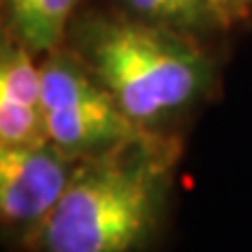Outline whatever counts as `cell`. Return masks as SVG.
I'll return each mask as SVG.
<instances>
[{
	"label": "cell",
	"mask_w": 252,
	"mask_h": 252,
	"mask_svg": "<svg viewBox=\"0 0 252 252\" xmlns=\"http://www.w3.org/2000/svg\"><path fill=\"white\" fill-rule=\"evenodd\" d=\"M40 63L47 143L70 161L152 135L119 108L115 96L68 45L47 52Z\"/></svg>",
	"instance_id": "cell-3"
},
{
	"label": "cell",
	"mask_w": 252,
	"mask_h": 252,
	"mask_svg": "<svg viewBox=\"0 0 252 252\" xmlns=\"http://www.w3.org/2000/svg\"><path fill=\"white\" fill-rule=\"evenodd\" d=\"M75 161L54 145L0 143V238L35 250Z\"/></svg>",
	"instance_id": "cell-4"
},
{
	"label": "cell",
	"mask_w": 252,
	"mask_h": 252,
	"mask_svg": "<svg viewBox=\"0 0 252 252\" xmlns=\"http://www.w3.org/2000/svg\"><path fill=\"white\" fill-rule=\"evenodd\" d=\"M175 150L152 133L75 161L37 252H143L154 238Z\"/></svg>",
	"instance_id": "cell-1"
},
{
	"label": "cell",
	"mask_w": 252,
	"mask_h": 252,
	"mask_svg": "<svg viewBox=\"0 0 252 252\" xmlns=\"http://www.w3.org/2000/svg\"><path fill=\"white\" fill-rule=\"evenodd\" d=\"M222 26H231L236 21H241L243 17H248V12L252 7V0H215Z\"/></svg>",
	"instance_id": "cell-8"
},
{
	"label": "cell",
	"mask_w": 252,
	"mask_h": 252,
	"mask_svg": "<svg viewBox=\"0 0 252 252\" xmlns=\"http://www.w3.org/2000/svg\"><path fill=\"white\" fill-rule=\"evenodd\" d=\"M65 42L135 124L163 133L213 84V63L196 35L133 14H87Z\"/></svg>",
	"instance_id": "cell-2"
},
{
	"label": "cell",
	"mask_w": 252,
	"mask_h": 252,
	"mask_svg": "<svg viewBox=\"0 0 252 252\" xmlns=\"http://www.w3.org/2000/svg\"><path fill=\"white\" fill-rule=\"evenodd\" d=\"M77 5L80 0H0V21L35 54L45 56L65 45Z\"/></svg>",
	"instance_id": "cell-6"
},
{
	"label": "cell",
	"mask_w": 252,
	"mask_h": 252,
	"mask_svg": "<svg viewBox=\"0 0 252 252\" xmlns=\"http://www.w3.org/2000/svg\"><path fill=\"white\" fill-rule=\"evenodd\" d=\"M0 21V143H47L42 115V63Z\"/></svg>",
	"instance_id": "cell-5"
},
{
	"label": "cell",
	"mask_w": 252,
	"mask_h": 252,
	"mask_svg": "<svg viewBox=\"0 0 252 252\" xmlns=\"http://www.w3.org/2000/svg\"><path fill=\"white\" fill-rule=\"evenodd\" d=\"M126 14L168 26L189 35L224 28L215 0H119Z\"/></svg>",
	"instance_id": "cell-7"
}]
</instances>
